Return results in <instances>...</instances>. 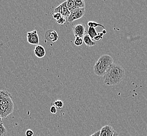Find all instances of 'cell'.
I'll return each instance as SVG.
<instances>
[{
  "label": "cell",
  "instance_id": "1",
  "mask_svg": "<svg viewBox=\"0 0 147 136\" xmlns=\"http://www.w3.org/2000/svg\"><path fill=\"white\" fill-rule=\"evenodd\" d=\"M125 77V70L121 65L113 63L104 75V82L108 86L119 84Z\"/></svg>",
  "mask_w": 147,
  "mask_h": 136
},
{
  "label": "cell",
  "instance_id": "2",
  "mask_svg": "<svg viewBox=\"0 0 147 136\" xmlns=\"http://www.w3.org/2000/svg\"><path fill=\"white\" fill-rule=\"evenodd\" d=\"M0 117L2 118L12 114L14 104L11 98V94L5 91H0Z\"/></svg>",
  "mask_w": 147,
  "mask_h": 136
},
{
  "label": "cell",
  "instance_id": "3",
  "mask_svg": "<svg viewBox=\"0 0 147 136\" xmlns=\"http://www.w3.org/2000/svg\"><path fill=\"white\" fill-rule=\"evenodd\" d=\"M113 59L108 55H103L100 57L93 67L95 74L99 77H103L106 71L114 63Z\"/></svg>",
  "mask_w": 147,
  "mask_h": 136
},
{
  "label": "cell",
  "instance_id": "4",
  "mask_svg": "<svg viewBox=\"0 0 147 136\" xmlns=\"http://www.w3.org/2000/svg\"><path fill=\"white\" fill-rule=\"evenodd\" d=\"M85 12V8L74 9V11L70 12V15L67 18L68 22L72 23L74 21L81 18L84 15Z\"/></svg>",
  "mask_w": 147,
  "mask_h": 136
},
{
  "label": "cell",
  "instance_id": "5",
  "mask_svg": "<svg viewBox=\"0 0 147 136\" xmlns=\"http://www.w3.org/2000/svg\"><path fill=\"white\" fill-rule=\"evenodd\" d=\"M73 32L76 37L82 38L86 33V26L84 24H78L74 25L73 28Z\"/></svg>",
  "mask_w": 147,
  "mask_h": 136
},
{
  "label": "cell",
  "instance_id": "6",
  "mask_svg": "<svg viewBox=\"0 0 147 136\" xmlns=\"http://www.w3.org/2000/svg\"><path fill=\"white\" fill-rule=\"evenodd\" d=\"M27 42L31 44L38 45L39 43V38L37 34V31L34 30L32 32H28L27 34Z\"/></svg>",
  "mask_w": 147,
  "mask_h": 136
},
{
  "label": "cell",
  "instance_id": "7",
  "mask_svg": "<svg viewBox=\"0 0 147 136\" xmlns=\"http://www.w3.org/2000/svg\"><path fill=\"white\" fill-rule=\"evenodd\" d=\"M54 13H59L65 18H68L70 14V12L69 11L67 7V1L61 3L59 6L55 8L54 9Z\"/></svg>",
  "mask_w": 147,
  "mask_h": 136
},
{
  "label": "cell",
  "instance_id": "8",
  "mask_svg": "<svg viewBox=\"0 0 147 136\" xmlns=\"http://www.w3.org/2000/svg\"><path fill=\"white\" fill-rule=\"evenodd\" d=\"M45 37L48 42H55L58 40L59 36L55 30H47L45 34Z\"/></svg>",
  "mask_w": 147,
  "mask_h": 136
},
{
  "label": "cell",
  "instance_id": "9",
  "mask_svg": "<svg viewBox=\"0 0 147 136\" xmlns=\"http://www.w3.org/2000/svg\"><path fill=\"white\" fill-rule=\"evenodd\" d=\"M115 130L111 125H106L100 129L99 136H112Z\"/></svg>",
  "mask_w": 147,
  "mask_h": 136
},
{
  "label": "cell",
  "instance_id": "10",
  "mask_svg": "<svg viewBox=\"0 0 147 136\" xmlns=\"http://www.w3.org/2000/svg\"><path fill=\"white\" fill-rule=\"evenodd\" d=\"M34 54L38 58H42L46 55V50L41 45H36L34 49Z\"/></svg>",
  "mask_w": 147,
  "mask_h": 136
},
{
  "label": "cell",
  "instance_id": "11",
  "mask_svg": "<svg viewBox=\"0 0 147 136\" xmlns=\"http://www.w3.org/2000/svg\"><path fill=\"white\" fill-rule=\"evenodd\" d=\"M83 40L85 44L88 47L94 46L96 44L95 42H93V40L90 37V36L88 34H85V35L84 36V37H83Z\"/></svg>",
  "mask_w": 147,
  "mask_h": 136
},
{
  "label": "cell",
  "instance_id": "12",
  "mask_svg": "<svg viewBox=\"0 0 147 136\" xmlns=\"http://www.w3.org/2000/svg\"><path fill=\"white\" fill-rule=\"evenodd\" d=\"M75 4V9L85 8V1L83 0H74Z\"/></svg>",
  "mask_w": 147,
  "mask_h": 136
},
{
  "label": "cell",
  "instance_id": "13",
  "mask_svg": "<svg viewBox=\"0 0 147 136\" xmlns=\"http://www.w3.org/2000/svg\"><path fill=\"white\" fill-rule=\"evenodd\" d=\"M88 35L92 39H93L96 36L98 35V33L96 31V30L92 27H88Z\"/></svg>",
  "mask_w": 147,
  "mask_h": 136
},
{
  "label": "cell",
  "instance_id": "14",
  "mask_svg": "<svg viewBox=\"0 0 147 136\" xmlns=\"http://www.w3.org/2000/svg\"><path fill=\"white\" fill-rule=\"evenodd\" d=\"M67 7L69 12H72L75 9V4L74 0H68L67 1Z\"/></svg>",
  "mask_w": 147,
  "mask_h": 136
},
{
  "label": "cell",
  "instance_id": "15",
  "mask_svg": "<svg viewBox=\"0 0 147 136\" xmlns=\"http://www.w3.org/2000/svg\"><path fill=\"white\" fill-rule=\"evenodd\" d=\"M88 25L89 27H92V28H95L96 27L100 26L102 27L104 30H105V27L103 26V25L102 24H98L96 22H92V21H90L88 23Z\"/></svg>",
  "mask_w": 147,
  "mask_h": 136
},
{
  "label": "cell",
  "instance_id": "16",
  "mask_svg": "<svg viewBox=\"0 0 147 136\" xmlns=\"http://www.w3.org/2000/svg\"><path fill=\"white\" fill-rule=\"evenodd\" d=\"M53 105L56 107V108L57 107V108H58L59 109H61L63 106L64 104H63V102L61 100H58L55 101V102L53 103Z\"/></svg>",
  "mask_w": 147,
  "mask_h": 136
},
{
  "label": "cell",
  "instance_id": "17",
  "mask_svg": "<svg viewBox=\"0 0 147 136\" xmlns=\"http://www.w3.org/2000/svg\"><path fill=\"white\" fill-rule=\"evenodd\" d=\"M7 133L6 128L4 127L3 123L0 124V136H5Z\"/></svg>",
  "mask_w": 147,
  "mask_h": 136
},
{
  "label": "cell",
  "instance_id": "18",
  "mask_svg": "<svg viewBox=\"0 0 147 136\" xmlns=\"http://www.w3.org/2000/svg\"><path fill=\"white\" fill-rule=\"evenodd\" d=\"M83 43V40L82 38L77 37H76L75 40L74 41V44H75L77 46H80L81 45H82Z\"/></svg>",
  "mask_w": 147,
  "mask_h": 136
},
{
  "label": "cell",
  "instance_id": "19",
  "mask_svg": "<svg viewBox=\"0 0 147 136\" xmlns=\"http://www.w3.org/2000/svg\"><path fill=\"white\" fill-rule=\"evenodd\" d=\"M56 22L59 25H63V24H65V23L66 19H65V18L62 16V17L59 18V19L57 20Z\"/></svg>",
  "mask_w": 147,
  "mask_h": 136
},
{
  "label": "cell",
  "instance_id": "20",
  "mask_svg": "<svg viewBox=\"0 0 147 136\" xmlns=\"http://www.w3.org/2000/svg\"><path fill=\"white\" fill-rule=\"evenodd\" d=\"M103 35H104V34H103L102 33H98V35L96 36L94 38V39H95V40H96V41H98V40H100V39H102Z\"/></svg>",
  "mask_w": 147,
  "mask_h": 136
},
{
  "label": "cell",
  "instance_id": "21",
  "mask_svg": "<svg viewBox=\"0 0 147 136\" xmlns=\"http://www.w3.org/2000/svg\"><path fill=\"white\" fill-rule=\"evenodd\" d=\"M50 111L51 114H56L57 112V108H56V107L53 105L51 107V108H50Z\"/></svg>",
  "mask_w": 147,
  "mask_h": 136
},
{
  "label": "cell",
  "instance_id": "22",
  "mask_svg": "<svg viewBox=\"0 0 147 136\" xmlns=\"http://www.w3.org/2000/svg\"><path fill=\"white\" fill-rule=\"evenodd\" d=\"M53 18H54L56 20L59 19V18L62 17L61 15L60 14H59V13H54L53 14Z\"/></svg>",
  "mask_w": 147,
  "mask_h": 136
},
{
  "label": "cell",
  "instance_id": "23",
  "mask_svg": "<svg viewBox=\"0 0 147 136\" xmlns=\"http://www.w3.org/2000/svg\"><path fill=\"white\" fill-rule=\"evenodd\" d=\"M25 135L26 136H34V132L30 129H28L26 130Z\"/></svg>",
  "mask_w": 147,
  "mask_h": 136
},
{
  "label": "cell",
  "instance_id": "24",
  "mask_svg": "<svg viewBox=\"0 0 147 136\" xmlns=\"http://www.w3.org/2000/svg\"><path fill=\"white\" fill-rule=\"evenodd\" d=\"M100 130H98L97 131H96L95 133L92 134L90 136H100Z\"/></svg>",
  "mask_w": 147,
  "mask_h": 136
},
{
  "label": "cell",
  "instance_id": "25",
  "mask_svg": "<svg viewBox=\"0 0 147 136\" xmlns=\"http://www.w3.org/2000/svg\"><path fill=\"white\" fill-rule=\"evenodd\" d=\"M119 136V134H118V133L117 131H114V133H113V136Z\"/></svg>",
  "mask_w": 147,
  "mask_h": 136
},
{
  "label": "cell",
  "instance_id": "26",
  "mask_svg": "<svg viewBox=\"0 0 147 136\" xmlns=\"http://www.w3.org/2000/svg\"><path fill=\"white\" fill-rule=\"evenodd\" d=\"M2 118L0 117V124H1L2 123Z\"/></svg>",
  "mask_w": 147,
  "mask_h": 136
}]
</instances>
